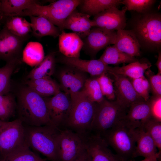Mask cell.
<instances>
[{"label":"cell","instance_id":"8","mask_svg":"<svg viewBox=\"0 0 161 161\" xmlns=\"http://www.w3.org/2000/svg\"><path fill=\"white\" fill-rule=\"evenodd\" d=\"M58 148L59 161H75L85 149L83 138L69 129H61Z\"/></svg>","mask_w":161,"mask_h":161},{"label":"cell","instance_id":"14","mask_svg":"<svg viewBox=\"0 0 161 161\" xmlns=\"http://www.w3.org/2000/svg\"><path fill=\"white\" fill-rule=\"evenodd\" d=\"M27 38L16 36L4 27L1 30L0 59L6 62L14 60H18Z\"/></svg>","mask_w":161,"mask_h":161},{"label":"cell","instance_id":"43","mask_svg":"<svg viewBox=\"0 0 161 161\" xmlns=\"http://www.w3.org/2000/svg\"><path fill=\"white\" fill-rule=\"evenodd\" d=\"M155 64L158 69V73L161 74V53L160 52L158 53L157 61Z\"/></svg>","mask_w":161,"mask_h":161},{"label":"cell","instance_id":"48","mask_svg":"<svg viewBox=\"0 0 161 161\" xmlns=\"http://www.w3.org/2000/svg\"><path fill=\"white\" fill-rule=\"evenodd\" d=\"M1 155L0 152V160H1Z\"/></svg>","mask_w":161,"mask_h":161},{"label":"cell","instance_id":"46","mask_svg":"<svg viewBox=\"0 0 161 161\" xmlns=\"http://www.w3.org/2000/svg\"><path fill=\"white\" fill-rule=\"evenodd\" d=\"M6 121H4L0 119V128L4 125Z\"/></svg>","mask_w":161,"mask_h":161},{"label":"cell","instance_id":"2","mask_svg":"<svg viewBox=\"0 0 161 161\" xmlns=\"http://www.w3.org/2000/svg\"><path fill=\"white\" fill-rule=\"evenodd\" d=\"M23 125L25 141L29 147L40 153L51 161H59L58 146L61 129L51 125Z\"/></svg>","mask_w":161,"mask_h":161},{"label":"cell","instance_id":"9","mask_svg":"<svg viewBox=\"0 0 161 161\" xmlns=\"http://www.w3.org/2000/svg\"><path fill=\"white\" fill-rule=\"evenodd\" d=\"M138 36L146 44L157 48L161 44V18L155 14L143 15L137 21L135 27Z\"/></svg>","mask_w":161,"mask_h":161},{"label":"cell","instance_id":"5","mask_svg":"<svg viewBox=\"0 0 161 161\" xmlns=\"http://www.w3.org/2000/svg\"><path fill=\"white\" fill-rule=\"evenodd\" d=\"M134 129L122 120L101 137L114 149L122 160L127 161L129 159L134 158L136 146Z\"/></svg>","mask_w":161,"mask_h":161},{"label":"cell","instance_id":"45","mask_svg":"<svg viewBox=\"0 0 161 161\" xmlns=\"http://www.w3.org/2000/svg\"><path fill=\"white\" fill-rule=\"evenodd\" d=\"M3 15H2V13H1V12L0 11V30L1 29L0 26L1 25V22L3 19Z\"/></svg>","mask_w":161,"mask_h":161},{"label":"cell","instance_id":"1","mask_svg":"<svg viewBox=\"0 0 161 161\" xmlns=\"http://www.w3.org/2000/svg\"><path fill=\"white\" fill-rule=\"evenodd\" d=\"M16 109L18 119L24 125L55 126L50 117L46 99L27 86L22 88L19 92Z\"/></svg>","mask_w":161,"mask_h":161},{"label":"cell","instance_id":"42","mask_svg":"<svg viewBox=\"0 0 161 161\" xmlns=\"http://www.w3.org/2000/svg\"><path fill=\"white\" fill-rule=\"evenodd\" d=\"M75 161H91L90 157L86 149Z\"/></svg>","mask_w":161,"mask_h":161},{"label":"cell","instance_id":"22","mask_svg":"<svg viewBox=\"0 0 161 161\" xmlns=\"http://www.w3.org/2000/svg\"><path fill=\"white\" fill-rule=\"evenodd\" d=\"M134 130L136 146L134 157L141 156L145 158L161 154L154 140L146 131L143 129Z\"/></svg>","mask_w":161,"mask_h":161},{"label":"cell","instance_id":"16","mask_svg":"<svg viewBox=\"0 0 161 161\" xmlns=\"http://www.w3.org/2000/svg\"><path fill=\"white\" fill-rule=\"evenodd\" d=\"M63 70L59 75L60 89L70 96L81 91L87 78L85 73L69 66Z\"/></svg>","mask_w":161,"mask_h":161},{"label":"cell","instance_id":"13","mask_svg":"<svg viewBox=\"0 0 161 161\" xmlns=\"http://www.w3.org/2000/svg\"><path fill=\"white\" fill-rule=\"evenodd\" d=\"M126 7L119 10L113 7L94 16L92 20L93 27L106 30L115 31L123 30L126 25Z\"/></svg>","mask_w":161,"mask_h":161},{"label":"cell","instance_id":"24","mask_svg":"<svg viewBox=\"0 0 161 161\" xmlns=\"http://www.w3.org/2000/svg\"><path fill=\"white\" fill-rule=\"evenodd\" d=\"M26 84L29 88L43 97L54 96L61 91L60 86L50 77L29 79Z\"/></svg>","mask_w":161,"mask_h":161},{"label":"cell","instance_id":"36","mask_svg":"<svg viewBox=\"0 0 161 161\" xmlns=\"http://www.w3.org/2000/svg\"><path fill=\"white\" fill-rule=\"evenodd\" d=\"M143 129L146 131L154 140L158 152L161 151V122L151 117L144 124Z\"/></svg>","mask_w":161,"mask_h":161},{"label":"cell","instance_id":"4","mask_svg":"<svg viewBox=\"0 0 161 161\" xmlns=\"http://www.w3.org/2000/svg\"><path fill=\"white\" fill-rule=\"evenodd\" d=\"M81 0H59L43 5L35 3L31 5L16 16H42L51 21L61 31L69 16L81 3Z\"/></svg>","mask_w":161,"mask_h":161},{"label":"cell","instance_id":"40","mask_svg":"<svg viewBox=\"0 0 161 161\" xmlns=\"http://www.w3.org/2000/svg\"><path fill=\"white\" fill-rule=\"evenodd\" d=\"M147 70L145 73L148 78L150 89L155 96H161V74L154 75L149 69Z\"/></svg>","mask_w":161,"mask_h":161},{"label":"cell","instance_id":"35","mask_svg":"<svg viewBox=\"0 0 161 161\" xmlns=\"http://www.w3.org/2000/svg\"><path fill=\"white\" fill-rule=\"evenodd\" d=\"M83 90L89 99L94 103H100L104 98L96 77L87 78Z\"/></svg>","mask_w":161,"mask_h":161},{"label":"cell","instance_id":"30","mask_svg":"<svg viewBox=\"0 0 161 161\" xmlns=\"http://www.w3.org/2000/svg\"><path fill=\"white\" fill-rule=\"evenodd\" d=\"M99 59L107 65L130 63L137 61L134 57L120 51L113 45L107 47Z\"/></svg>","mask_w":161,"mask_h":161},{"label":"cell","instance_id":"17","mask_svg":"<svg viewBox=\"0 0 161 161\" xmlns=\"http://www.w3.org/2000/svg\"><path fill=\"white\" fill-rule=\"evenodd\" d=\"M150 99L136 103L127 110L122 120L133 129H143L146 122L151 117Z\"/></svg>","mask_w":161,"mask_h":161},{"label":"cell","instance_id":"44","mask_svg":"<svg viewBox=\"0 0 161 161\" xmlns=\"http://www.w3.org/2000/svg\"><path fill=\"white\" fill-rule=\"evenodd\" d=\"M161 154H158L155 156L148 158H145L142 160L139 161H157L160 158ZM127 161H135L132 160H129Z\"/></svg>","mask_w":161,"mask_h":161},{"label":"cell","instance_id":"18","mask_svg":"<svg viewBox=\"0 0 161 161\" xmlns=\"http://www.w3.org/2000/svg\"><path fill=\"white\" fill-rule=\"evenodd\" d=\"M61 61L69 66L84 73H88L92 76L95 77L104 73H108L109 67L99 59L86 60L64 56L62 58Z\"/></svg>","mask_w":161,"mask_h":161},{"label":"cell","instance_id":"11","mask_svg":"<svg viewBox=\"0 0 161 161\" xmlns=\"http://www.w3.org/2000/svg\"><path fill=\"white\" fill-rule=\"evenodd\" d=\"M83 137L91 161H123L112 152L101 136L90 133Z\"/></svg>","mask_w":161,"mask_h":161},{"label":"cell","instance_id":"27","mask_svg":"<svg viewBox=\"0 0 161 161\" xmlns=\"http://www.w3.org/2000/svg\"><path fill=\"white\" fill-rule=\"evenodd\" d=\"M45 57L43 46L38 42H28L22 52V61L31 67H35L39 64Z\"/></svg>","mask_w":161,"mask_h":161},{"label":"cell","instance_id":"38","mask_svg":"<svg viewBox=\"0 0 161 161\" xmlns=\"http://www.w3.org/2000/svg\"><path fill=\"white\" fill-rule=\"evenodd\" d=\"M133 86L137 94L145 101L150 99V89L149 81L144 75L140 78L130 79Z\"/></svg>","mask_w":161,"mask_h":161},{"label":"cell","instance_id":"33","mask_svg":"<svg viewBox=\"0 0 161 161\" xmlns=\"http://www.w3.org/2000/svg\"><path fill=\"white\" fill-rule=\"evenodd\" d=\"M18 61L14 60L7 62L4 66L0 68V95L8 94L11 76Z\"/></svg>","mask_w":161,"mask_h":161},{"label":"cell","instance_id":"49","mask_svg":"<svg viewBox=\"0 0 161 161\" xmlns=\"http://www.w3.org/2000/svg\"><path fill=\"white\" fill-rule=\"evenodd\" d=\"M157 161H158V160H157Z\"/></svg>","mask_w":161,"mask_h":161},{"label":"cell","instance_id":"47","mask_svg":"<svg viewBox=\"0 0 161 161\" xmlns=\"http://www.w3.org/2000/svg\"><path fill=\"white\" fill-rule=\"evenodd\" d=\"M37 161H45L44 159H42V158H41Z\"/></svg>","mask_w":161,"mask_h":161},{"label":"cell","instance_id":"31","mask_svg":"<svg viewBox=\"0 0 161 161\" xmlns=\"http://www.w3.org/2000/svg\"><path fill=\"white\" fill-rule=\"evenodd\" d=\"M6 21L4 27L14 35L22 38H27L32 31L30 22L20 16H11Z\"/></svg>","mask_w":161,"mask_h":161},{"label":"cell","instance_id":"29","mask_svg":"<svg viewBox=\"0 0 161 161\" xmlns=\"http://www.w3.org/2000/svg\"><path fill=\"white\" fill-rule=\"evenodd\" d=\"M55 53L51 52L45 57L43 61L35 66L27 76L29 79L50 77L54 72Z\"/></svg>","mask_w":161,"mask_h":161},{"label":"cell","instance_id":"7","mask_svg":"<svg viewBox=\"0 0 161 161\" xmlns=\"http://www.w3.org/2000/svg\"><path fill=\"white\" fill-rule=\"evenodd\" d=\"M25 144L24 127L21 121L17 119L5 122L0 128L1 159Z\"/></svg>","mask_w":161,"mask_h":161},{"label":"cell","instance_id":"37","mask_svg":"<svg viewBox=\"0 0 161 161\" xmlns=\"http://www.w3.org/2000/svg\"><path fill=\"white\" fill-rule=\"evenodd\" d=\"M103 95L110 101H114L116 98L113 84L114 80L108 76L107 73H104L96 77Z\"/></svg>","mask_w":161,"mask_h":161},{"label":"cell","instance_id":"32","mask_svg":"<svg viewBox=\"0 0 161 161\" xmlns=\"http://www.w3.org/2000/svg\"><path fill=\"white\" fill-rule=\"evenodd\" d=\"M41 158L25 144L10 153L0 161H37Z\"/></svg>","mask_w":161,"mask_h":161},{"label":"cell","instance_id":"23","mask_svg":"<svg viewBox=\"0 0 161 161\" xmlns=\"http://www.w3.org/2000/svg\"><path fill=\"white\" fill-rule=\"evenodd\" d=\"M33 35L37 38L46 36L56 38L59 36L61 31L51 21L42 16H29Z\"/></svg>","mask_w":161,"mask_h":161},{"label":"cell","instance_id":"41","mask_svg":"<svg viewBox=\"0 0 161 161\" xmlns=\"http://www.w3.org/2000/svg\"><path fill=\"white\" fill-rule=\"evenodd\" d=\"M149 99L151 117L161 122V96H155Z\"/></svg>","mask_w":161,"mask_h":161},{"label":"cell","instance_id":"28","mask_svg":"<svg viewBox=\"0 0 161 161\" xmlns=\"http://www.w3.org/2000/svg\"><path fill=\"white\" fill-rule=\"evenodd\" d=\"M35 3L41 4L35 0H1L0 11L3 16H16Z\"/></svg>","mask_w":161,"mask_h":161},{"label":"cell","instance_id":"39","mask_svg":"<svg viewBox=\"0 0 161 161\" xmlns=\"http://www.w3.org/2000/svg\"><path fill=\"white\" fill-rule=\"evenodd\" d=\"M155 1L153 0H123L121 1V4L125 6L127 10L143 13L149 9Z\"/></svg>","mask_w":161,"mask_h":161},{"label":"cell","instance_id":"12","mask_svg":"<svg viewBox=\"0 0 161 161\" xmlns=\"http://www.w3.org/2000/svg\"><path fill=\"white\" fill-rule=\"evenodd\" d=\"M110 74L114 78L115 101L120 106L127 109L136 103L145 101L135 92L129 78L114 74Z\"/></svg>","mask_w":161,"mask_h":161},{"label":"cell","instance_id":"25","mask_svg":"<svg viewBox=\"0 0 161 161\" xmlns=\"http://www.w3.org/2000/svg\"><path fill=\"white\" fill-rule=\"evenodd\" d=\"M150 64L137 61L122 66H109L108 73L114 74L126 77L130 79L138 78L144 75V73L150 68Z\"/></svg>","mask_w":161,"mask_h":161},{"label":"cell","instance_id":"34","mask_svg":"<svg viewBox=\"0 0 161 161\" xmlns=\"http://www.w3.org/2000/svg\"><path fill=\"white\" fill-rule=\"evenodd\" d=\"M17 104L13 96L8 94L0 95V119L7 122L15 114Z\"/></svg>","mask_w":161,"mask_h":161},{"label":"cell","instance_id":"26","mask_svg":"<svg viewBox=\"0 0 161 161\" xmlns=\"http://www.w3.org/2000/svg\"><path fill=\"white\" fill-rule=\"evenodd\" d=\"M120 0H84L79 6L81 12L90 16L99 13L112 7H116L121 4Z\"/></svg>","mask_w":161,"mask_h":161},{"label":"cell","instance_id":"15","mask_svg":"<svg viewBox=\"0 0 161 161\" xmlns=\"http://www.w3.org/2000/svg\"><path fill=\"white\" fill-rule=\"evenodd\" d=\"M116 35L115 31L107 30L97 27L91 29L83 41V47L91 55H95L108 45L114 44Z\"/></svg>","mask_w":161,"mask_h":161},{"label":"cell","instance_id":"3","mask_svg":"<svg viewBox=\"0 0 161 161\" xmlns=\"http://www.w3.org/2000/svg\"><path fill=\"white\" fill-rule=\"evenodd\" d=\"M70 97L72 107L65 129L85 136L91 132L96 103L91 101L83 89Z\"/></svg>","mask_w":161,"mask_h":161},{"label":"cell","instance_id":"19","mask_svg":"<svg viewBox=\"0 0 161 161\" xmlns=\"http://www.w3.org/2000/svg\"><path fill=\"white\" fill-rule=\"evenodd\" d=\"M90 17L76 9L65 20L64 29L70 30L77 34L82 39H84L93 27V21L90 19Z\"/></svg>","mask_w":161,"mask_h":161},{"label":"cell","instance_id":"6","mask_svg":"<svg viewBox=\"0 0 161 161\" xmlns=\"http://www.w3.org/2000/svg\"><path fill=\"white\" fill-rule=\"evenodd\" d=\"M127 110L116 101L105 98L100 103H96L90 133L101 136L123 120Z\"/></svg>","mask_w":161,"mask_h":161},{"label":"cell","instance_id":"20","mask_svg":"<svg viewBox=\"0 0 161 161\" xmlns=\"http://www.w3.org/2000/svg\"><path fill=\"white\" fill-rule=\"evenodd\" d=\"M113 46L120 51L132 57L140 56V43L134 32L131 30H117Z\"/></svg>","mask_w":161,"mask_h":161},{"label":"cell","instance_id":"21","mask_svg":"<svg viewBox=\"0 0 161 161\" xmlns=\"http://www.w3.org/2000/svg\"><path fill=\"white\" fill-rule=\"evenodd\" d=\"M58 37L59 51L67 57L79 58L83 46L81 38L74 32H66L64 30Z\"/></svg>","mask_w":161,"mask_h":161},{"label":"cell","instance_id":"10","mask_svg":"<svg viewBox=\"0 0 161 161\" xmlns=\"http://www.w3.org/2000/svg\"><path fill=\"white\" fill-rule=\"evenodd\" d=\"M46 100L52 123L61 130L64 129L72 107L70 95L60 91Z\"/></svg>","mask_w":161,"mask_h":161}]
</instances>
